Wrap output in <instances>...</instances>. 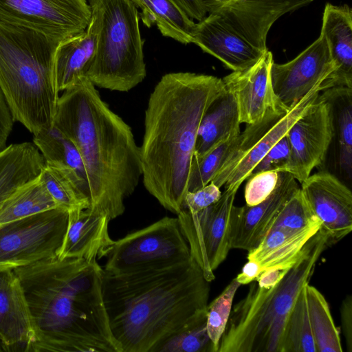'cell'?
Instances as JSON below:
<instances>
[{"mask_svg":"<svg viewBox=\"0 0 352 352\" xmlns=\"http://www.w3.org/2000/svg\"><path fill=\"white\" fill-rule=\"evenodd\" d=\"M69 212L56 208L0 225V269H13L57 257Z\"/></svg>","mask_w":352,"mask_h":352,"instance_id":"30bf717a","label":"cell"},{"mask_svg":"<svg viewBox=\"0 0 352 352\" xmlns=\"http://www.w3.org/2000/svg\"><path fill=\"white\" fill-rule=\"evenodd\" d=\"M60 42L0 21V89L14 121L34 135L54 126L59 91L54 53Z\"/></svg>","mask_w":352,"mask_h":352,"instance_id":"5b68a950","label":"cell"},{"mask_svg":"<svg viewBox=\"0 0 352 352\" xmlns=\"http://www.w3.org/2000/svg\"><path fill=\"white\" fill-rule=\"evenodd\" d=\"M288 270L267 269L261 272L256 281L259 287L269 289L276 285L283 278Z\"/></svg>","mask_w":352,"mask_h":352,"instance_id":"ee69618b","label":"cell"},{"mask_svg":"<svg viewBox=\"0 0 352 352\" xmlns=\"http://www.w3.org/2000/svg\"><path fill=\"white\" fill-rule=\"evenodd\" d=\"M220 188L210 182L194 192H188L185 196L183 209L190 213H197L217 202L221 197Z\"/></svg>","mask_w":352,"mask_h":352,"instance_id":"ab89813d","label":"cell"},{"mask_svg":"<svg viewBox=\"0 0 352 352\" xmlns=\"http://www.w3.org/2000/svg\"><path fill=\"white\" fill-rule=\"evenodd\" d=\"M76 146L88 182V210L110 220L123 214L124 201L142 176L140 148L131 128L80 76L59 96L54 121Z\"/></svg>","mask_w":352,"mask_h":352,"instance_id":"277c9868","label":"cell"},{"mask_svg":"<svg viewBox=\"0 0 352 352\" xmlns=\"http://www.w3.org/2000/svg\"><path fill=\"white\" fill-rule=\"evenodd\" d=\"M320 226L305 200L300 188L284 204L272 226L289 231H300Z\"/></svg>","mask_w":352,"mask_h":352,"instance_id":"8d00e7d4","label":"cell"},{"mask_svg":"<svg viewBox=\"0 0 352 352\" xmlns=\"http://www.w3.org/2000/svg\"><path fill=\"white\" fill-rule=\"evenodd\" d=\"M290 155V144L285 135L260 160L250 175L267 170L284 171L289 162Z\"/></svg>","mask_w":352,"mask_h":352,"instance_id":"f35d334b","label":"cell"},{"mask_svg":"<svg viewBox=\"0 0 352 352\" xmlns=\"http://www.w3.org/2000/svg\"><path fill=\"white\" fill-rule=\"evenodd\" d=\"M238 137L220 144L203 155H193L188 179V192L197 190L213 179L234 148Z\"/></svg>","mask_w":352,"mask_h":352,"instance_id":"e575fe53","label":"cell"},{"mask_svg":"<svg viewBox=\"0 0 352 352\" xmlns=\"http://www.w3.org/2000/svg\"><path fill=\"white\" fill-rule=\"evenodd\" d=\"M40 177L58 207L68 211L89 208L88 199L68 171L45 163Z\"/></svg>","mask_w":352,"mask_h":352,"instance_id":"836d02e7","label":"cell"},{"mask_svg":"<svg viewBox=\"0 0 352 352\" xmlns=\"http://www.w3.org/2000/svg\"><path fill=\"white\" fill-rule=\"evenodd\" d=\"M300 190L329 245L340 241L352 230V193L338 177L327 171L309 175Z\"/></svg>","mask_w":352,"mask_h":352,"instance_id":"2e32d148","label":"cell"},{"mask_svg":"<svg viewBox=\"0 0 352 352\" xmlns=\"http://www.w3.org/2000/svg\"><path fill=\"white\" fill-rule=\"evenodd\" d=\"M33 143L43 155L46 164L63 168L74 177L89 201L85 165L74 143L54 126L34 135Z\"/></svg>","mask_w":352,"mask_h":352,"instance_id":"f1b7e54d","label":"cell"},{"mask_svg":"<svg viewBox=\"0 0 352 352\" xmlns=\"http://www.w3.org/2000/svg\"><path fill=\"white\" fill-rule=\"evenodd\" d=\"M296 181L290 173L280 171L276 188L265 200L252 206H233L231 211L232 249L250 252L259 244L284 204L300 189Z\"/></svg>","mask_w":352,"mask_h":352,"instance_id":"ac0fdd59","label":"cell"},{"mask_svg":"<svg viewBox=\"0 0 352 352\" xmlns=\"http://www.w3.org/2000/svg\"><path fill=\"white\" fill-rule=\"evenodd\" d=\"M36 329L20 280L13 269L0 271V346L29 351Z\"/></svg>","mask_w":352,"mask_h":352,"instance_id":"ffe728a7","label":"cell"},{"mask_svg":"<svg viewBox=\"0 0 352 352\" xmlns=\"http://www.w3.org/2000/svg\"><path fill=\"white\" fill-rule=\"evenodd\" d=\"M286 135L291 155L283 172L290 173L301 184L314 168L323 164L333 140L332 113L329 102L318 96L310 108L295 121Z\"/></svg>","mask_w":352,"mask_h":352,"instance_id":"4fadbf2b","label":"cell"},{"mask_svg":"<svg viewBox=\"0 0 352 352\" xmlns=\"http://www.w3.org/2000/svg\"><path fill=\"white\" fill-rule=\"evenodd\" d=\"M207 308L197 312L154 352H214L206 327Z\"/></svg>","mask_w":352,"mask_h":352,"instance_id":"1f68e13d","label":"cell"},{"mask_svg":"<svg viewBox=\"0 0 352 352\" xmlns=\"http://www.w3.org/2000/svg\"><path fill=\"white\" fill-rule=\"evenodd\" d=\"M307 308L317 352L343 351L340 333L324 296L309 283L305 286Z\"/></svg>","mask_w":352,"mask_h":352,"instance_id":"4dcf8cb0","label":"cell"},{"mask_svg":"<svg viewBox=\"0 0 352 352\" xmlns=\"http://www.w3.org/2000/svg\"><path fill=\"white\" fill-rule=\"evenodd\" d=\"M58 207L39 176L3 203L0 206V225Z\"/></svg>","mask_w":352,"mask_h":352,"instance_id":"f546056e","label":"cell"},{"mask_svg":"<svg viewBox=\"0 0 352 352\" xmlns=\"http://www.w3.org/2000/svg\"><path fill=\"white\" fill-rule=\"evenodd\" d=\"M261 270L260 266L255 261L248 260L241 273L235 278L241 285H246L256 280Z\"/></svg>","mask_w":352,"mask_h":352,"instance_id":"f6af8a7d","label":"cell"},{"mask_svg":"<svg viewBox=\"0 0 352 352\" xmlns=\"http://www.w3.org/2000/svg\"><path fill=\"white\" fill-rule=\"evenodd\" d=\"M142 12L143 24L156 25L162 36L187 45L192 43L195 23L173 0H131Z\"/></svg>","mask_w":352,"mask_h":352,"instance_id":"83f0119b","label":"cell"},{"mask_svg":"<svg viewBox=\"0 0 352 352\" xmlns=\"http://www.w3.org/2000/svg\"><path fill=\"white\" fill-rule=\"evenodd\" d=\"M320 35L327 43L336 69L321 84L322 90L335 87L352 88V10L346 4L327 3Z\"/></svg>","mask_w":352,"mask_h":352,"instance_id":"44dd1931","label":"cell"},{"mask_svg":"<svg viewBox=\"0 0 352 352\" xmlns=\"http://www.w3.org/2000/svg\"><path fill=\"white\" fill-rule=\"evenodd\" d=\"M96 34L85 76L100 88L126 92L146 76L140 14L131 0H88Z\"/></svg>","mask_w":352,"mask_h":352,"instance_id":"52a82bcc","label":"cell"},{"mask_svg":"<svg viewBox=\"0 0 352 352\" xmlns=\"http://www.w3.org/2000/svg\"><path fill=\"white\" fill-rule=\"evenodd\" d=\"M91 19L87 0H0V21L60 42L82 32Z\"/></svg>","mask_w":352,"mask_h":352,"instance_id":"7c38bea8","label":"cell"},{"mask_svg":"<svg viewBox=\"0 0 352 352\" xmlns=\"http://www.w3.org/2000/svg\"><path fill=\"white\" fill-rule=\"evenodd\" d=\"M273 55L268 50L253 65L232 72L222 78L226 89L234 97L239 121L250 124L260 120L267 111L288 113L276 97L271 81Z\"/></svg>","mask_w":352,"mask_h":352,"instance_id":"e0dca14e","label":"cell"},{"mask_svg":"<svg viewBox=\"0 0 352 352\" xmlns=\"http://www.w3.org/2000/svg\"><path fill=\"white\" fill-rule=\"evenodd\" d=\"M192 43L203 52L219 59L232 72L253 65L263 56V52L252 45L222 17L209 14L195 23Z\"/></svg>","mask_w":352,"mask_h":352,"instance_id":"d6986e66","label":"cell"},{"mask_svg":"<svg viewBox=\"0 0 352 352\" xmlns=\"http://www.w3.org/2000/svg\"><path fill=\"white\" fill-rule=\"evenodd\" d=\"M332 113L333 138L337 142V162L341 173L352 177V88L335 87L320 91Z\"/></svg>","mask_w":352,"mask_h":352,"instance_id":"4316f807","label":"cell"},{"mask_svg":"<svg viewBox=\"0 0 352 352\" xmlns=\"http://www.w3.org/2000/svg\"><path fill=\"white\" fill-rule=\"evenodd\" d=\"M342 332L349 352H352V297L346 295L340 306Z\"/></svg>","mask_w":352,"mask_h":352,"instance_id":"60d3db41","label":"cell"},{"mask_svg":"<svg viewBox=\"0 0 352 352\" xmlns=\"http://www.w3.org/2000/svg\"><path fill=\"white\" fill-rule=\"evenodd\" d=\"M236 192L225 190L217 202L201 211L192 214L182 209L177 214L190 257L209 282L232 249L231 211Z\"/></svg>","mask_w":352,"mask_h":352,"instance_id":"8fae6325","label":"cell"},{"mask_svg":"<svg viewBox=\"0 0 352 352\" xmlns=\"http://www.w3.org/2000/svg\"><path fill=\"white\" fill-rule=\"evenodd\" d=\"M104 256L103 270L113 274L168 267L191 258L177 217H169L113 241Z\"/></svg>","mask_w":352,"mask_h":352,"instance_id":"ba28073f","label":"cell"},{"mask_svg":"<svg viewBox=\"0 0 352 352\" xmlns=\"http://www.w3.org/2000/svg\"><path fill=\"white\" fill-rule=\"evenodd\" d=\"M306 285L299 293L288 317L283 352H317L307 308Z\"/></svg>","mask_w":352,"mask_h":352,"instance_id":"d6a6232c","label":"cell"},{"mask_svg":"<svg viewBox=\"0 0 352 352\" xmlns=\"http://www.w3.org/2000/svg\"><path fill=\"white\" fill-rule=\"evenodd\" d=\"M241 284L234 278L223 292L207 306L206 327L214 352L228 324L233 300Z\"/></svg>","mask_w":352,"mask_h":352,"instance_id":"d590c367","label":"cell"},{"mask_svg":"<svg viewBox=\"0 0 352 352\" xmlns=\"http://www.w3.org/2000/svg\"><path fill=\"white\" fill-rule=\"evenodd\" d=\"M320 229V226L300 231L271 227L259 244L248 252V260L255 261L261 272L267 269H289L298 258L304 246Z\"/></svg>","mask_w":352,"mask_h":352,"instance_id":"603a6c76","label":"cell"},{"mask_svg":"<svg viewBox=\"0 0 352 352\" xmlns=\"http://www.w3.org/2000/svg\"><path fill=\"white\" fill-rule=\"evenodd\" d=\"M239 111L233 96L226 91L209 106L197 131L194 154L203 155L241 133Z\"/></svg>","mask_w":352,"mask_h":352,"instance_id":"d4e9b609","label":"cell"},{"mask_svg":"<svg viewBox=\"0 0 352 352\" xmlns=\"http://www.w3.org/2000/svg\"><path fill=\"white\" fill-rule=\"evenodd\" d=\"M96 45V34L91 19L82 32L58 43L54 53V76L59 92L71 87L80 76H85Z\"/></svg>","mask_w":352,"mask_h":352,"instance_id":"484cf974","label":"cell"},{"mask_svg":"<svg viewBox=\"0 0 352 352\" xmlns=\"http://www.w3.org/2000/svg\"><path fill=\"white\" fill-rule=\"evenodd\" d=\"M68 212L67 230L58 258L104 257L113 242L109 234V218L88 209Z\"/></svg>","mask_w":352,"mask_h":352,"instance_id":"7402d4cb","label":"cell"},{"mask_svg":"<svg viewBox=\"0 0 352 352\" xmlns=\"http://www.w3.org/2000/svg\"><path fill=\"white\" fill-rule=\"evenodd\" d=\"M314 0H203L207 12L220 16L252 45L266 52L267 36L284 14Z\"/></svg>","mask_w":352,"mask_h":352,"instance_id":"9a60e30c","label":"cell"},{"mask_svg":"<svg viewBox=\"0 0 352 352\" xmlns=\"http://www.w3.org/2000/svg\"><path fill=\"white\" fill-rule=\"evenodd\" d=\"M45 159L33 142L6 146L0 151V206L14 192L37 179Z\"/></svg>","mask_w":352,"mask_h":352,"instance_id":"cb8c5ba5","label":"cell"},{"mask_svg":"<svg viewBox=\"0 0 352 352\" xmlns=\"http://www.w3.org/2000/svg\"><path fill=\"white\" fill-rule=\"evenodd\" d=\"M14 122L11 111L0 89V151L6 147Z\"/></svg>","mask_w":352,"mask_h":352,"instance_id":"b9f144b4","label":"cell"},{"mask_svg":"<svg viewBox=\"0 0 352 352\" xmlns=\"http://www.w3.org/2000/svg\"><path fill=\"white\" fill-rule=\"evenodd\" d=\"M13 271L36 329L29 351L122 352L109 327L96 258L57 256Z\"/></svg>","mask_w":352,"mask_h":352,"instance_id":"6da1fadb","label":"cell"},{"mask_svg":"<svg viewBox=\"0 0 352 352\" xmlns=\"http://www.w3.org/2000/svg\"><path fill=\"white\" fill-rule=\"evenodd\" d=\"M328 246L327 236L319 230L278 283L265 289L252 281L248 294L231 310L218 352H283L293 305Z\"/></svg>","mask_w":352,"mask_h":352,"instance_id":"8992f818","label":"cell"},{"mask_svg":"<svg viewBox=\"0 0 352 352\" xmlns=\"http://www.w3.org/2000/svg\"><path fill=\"white\" fill-rule=\"evenodd\" d=\"M321 91L320 86L314 89L288 113L268 110L260 120L247 124L210 182L219 188L224 186L225 190L238 191L260 160L316 101Z\"/></svg>","mask_w":352,"mask_h":352,"instance_id":"9c48e42d","label":"cell"},{"mask_svg":"<svg viewBox=\"0 0 352 352\" xmlns=\"http://www.w3.org/2000/svg\"><path fill=\"white\" fill-rule=\"evenodd\" d=\"M336 69L325 38L320 35L292 60L272 64L271 81L278 100L289 109L320 87Z\"/></svg>","mask_w":352,"mask_h":352,"instance_id":"5bb4252c","label":"cell"},{"mask_svg":"<svg viewBox=\"0 0 352 352\" xmlns=\"http://www.w3.org/2000/svg\"><path fill=\"white\" fill-rule=\"evenodd\" d=\"M192 19L199 21L207 13L203 0H173Z\"/></svg>","mask_w":352,"mask_h":352,"instance_id":"7bdbcfd3","label":"cell"},{"mask_svg":"<svg viewBox=\"0 0 352 352\" xmlns=\"http://www.w3.org/2000/svg\"><path fill=\"white\" fill-rule=\"evenodd\" d=\"M280 171L267 170L250 175L245 187V205L252 206L268 197L276 188Z\"/></svg>","mask_w":352,"mask_h":352,"instance_id":"74e56055","label":"cell"},{"mask_svg":"<svg viewBox=\"0 0 352 352\" xmlns=\"http://www.w3.org/2000/svg\"><path fill=\"white\" fill-rule=\"evenodd\" d=\"M1 270H2V269H0V271H1Z\"/></svg>","mask_w":352,"mask_h":352,"instance_id":"bcb514c9","label":"cell"},{"mask_svg":"<svg viewBox=\"0 0 352 352\" xmlns=\"http://www.w3.org/2000/svg\"><path fill=\"white\" fill-rule=\"evenodd\" d=\"M210 283L192 258L126 273L103 270V301L111 333L122 352H154L207 308Z\"/></svg>","mask_w":352,"mask_h":352,"instance_id":"3957f363","label":"cell"},{"mask_svg":"<svg viewBox=\"0 0 352 352\" xmlns=\"http://www.w3.org/2000/svg\"><path fill=\"white\" fill-rule=\"evenodd\" d=\"M225 91L222 78L179 72L164 75L149 96L140 147L143 184L171 212L183 209L201 120Z\"/></svg>","mask_w":352,"mask_h":352,"instance_id":"7a4b0ae2","label":"cell"}]
</instances>
